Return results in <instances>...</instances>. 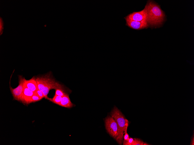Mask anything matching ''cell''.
<instances>
[{"label":"cell","instance_id":"cell-13","mask_svg":"<svg viewBox=\"0 0 194 145\" xmlns=\"http://www.w3.org/2000/svg\"><path fill=\"white\" fill-rule=\"evenodd\" d=\"M149 145L144 143L141 140L137 138H134L132 145Z\"/></svg>","mask_w":194,"mask_h":145},{"label":"cell","instance_id":"cell-12","mask_svg":"<svg viewBox=\"0 0 194 145\" xmlns=\"http://www.w3.org/2000/svg\"><path fill=\"white\" fill-rule=\"evenodd\" d=\"M67 93L65 92L64 89H55V95L63 96Z\"/></svg>","mask_w":194,"mask_h":145},{"label":"cell","instance_id":"cell-17","mask_svg":"<svg viewBox=\"0 0 194 145\" xmlns=\"http://www.w3.org/2000/svg\"><path fill=\"white\" fill-rule=\"evenodd\" d=\"M3 24L2 20L1 19V18H0V34H1L2 33L3 30Z\"/></svg>","mask_w":194,"mask_h":145},{"label":"cell","instance_id":"cell-9","mask_svg":"<svg viewBox=\"0 0 194 145\" xmlns=\"http://www.w3.org/2000/svg\"><path fill=\"white\" fill-rule=\"evenodd\" d=\"M24 84L28 88L34 93L38 89L36 78L35 76L28 80L25 79Z\"/></svg>","mask_w":194,"mask_h":145},{"label":"cell","instance_id":"cell-2","mask_svg":"<svg viewBox=\"0 0 194 145\" xmlns=\"http://www.w3.org/2000/svg\"><path fill=\"white\" fill-rule=\"evenodd\" d=\"M145 7L147 15V21L148 24L153 26L161 24L164 20L165 14L159 6L149 1Z\"/></svg>","mask_w":194,"mask_h":145},{"label":"cell","instance_id":"cell-6","mask_svg":"<svg viewBox=\"0 0 194 145\" xmlns=\"http://www.w3.org/2000/svg\"><path fill=\"white\" fill-rule=\"evenodd\" d=\"M147 17L146 7L143 10L138 12H134L128 15L126 18L131 20L141 21H147Z\"/></svg>","mask_w":194,"mask_h":145},{"label":"cell","instance_id":"cell-11","mask_svg":"<svg viewBox=\"0 0 194 145\" xmlns=\"http://www.w3.org/2000/svg\"><path fill=\"white\" fill-rule=\"evenodd\" d=\"M62 96L55 95L53 97L51 98H50L49 100L53 103L59 105L60 103Z\"/></svg>","mask_w":194,"mask_h":145},{"label":"cell","instance_id":"cell-1","mask_svg":"<svg viewBox=\"0 0 194 145\" xmlns=\"http://www.w3.org/2000/svg\"><path fill=\"white\" fill-rule=\"evenodd\" d=\"M38 89L41 91L44 96V98L49 100L48 94L52 89H64V87L53 78L51 72L44 75L39 76L36 78Z\"/></svg>","mask_w":194,"mask_h":145},{"label":"cell","instance_id":"cell-19","mask_svg":"<svg viewBox=\"0 0 194 145\" xmlns=\"http://www.w3.org/2000/svg\"><path fill=\"white\" fill-rule=\"evenodd\" d=\"M191 145H194V135H193V137L191 139V143L190 144Z\"/></svg>","mask_w":194,"mask_h":145},{"label":"cell","instance_id":"cell-18","mask_svg":"<svg viewBox=\"0 0 194 145\" xmlns=\"http://www.w3.org/2000/svg\"><path fill=\"white\" fill-rule=\"evenodd\" d=\"M123 137L124 139V140L125 141H128L130 138L129 135L127 133L125 134Z\"/></svg>","mask_w":194,"mask_h":145},{"label":"cell","instance_id":"cell-5","mask_svg":"<svg viewBox=\"0 0 194 145\" xmlns=\"http://www.w3.org/2000/svg\"><path fill=\"white\" fill-rule=\"evenodd\" d=\"M25 78L21 76H19V85L13 88L10 86V88L14 100H17L24 104L23 93Z\"/></svg>","mask_w":194,"mask_h":145},{"label":"cell","instance_id":"cell-8","mask_svg":"<svg viewBox=\"0 0 194 145\" xmlns=\"http://www.w3.org/2000/svg\"><path fill=\"white\" fill-rule=\"evenodd\" d=\"M34 93L28 88L24 84L23 93L24 104H28L31 103V98Z\"/></svg>","mask_w":194,"mask_h":145},{"label":"cell","instance_id":"cell-4","mask_svg":"<svg viewBox=\"0 0 194 145\" xmlns=\"http://www.w3.org/2000/svg\"><path fill=\"white\" fill-rule=\"evenodd\" d=\"M105 123L108 133L119 144L121 145L123 139L121 137L118 125L115 120L111 116H108L105 119Z\"/></svg>","mask_w":194,"mask_h":145},{"label":"cell","instance_id":"cell-3","mask_svg":"<svg viewBox=\"0 0 194 145\" xmlns=\"http://www.w3.org/2000/svg\"><path fill=\"white\" fill-rule=\"evenodd\" d=\"M110 115L116 121L121 137L123 139L124 134L127 133L129 123L128 120L125 118L121 111L116 107L111 112Z\"/></svg>","mask_w":194,"mask_h":145},{"label":"cell","instance_id":"cell-16","mask_svg":"<svg viewBox=\"0 0 194 145\" xmlns=\"http://www.w3.org/2000/svg\"><path fill=\"white\" fill-rule=\"evenodd\" d=\"M35 93L38 95V96L41 98L42 99L43 98H44V96L43 94V93L39 89H38V90H37L35 92Z\"/></svg>","mask_w":194,"mask_h":145},{"label":"cell","instance_id":"cell-10","mask_svg":"<svg viewBox=\"0 0 194 145\" xmlns=\"http://www.w3.org/2000/svg\"><path fill=\"white\" fill-rule=\"evenodd\" d=\"M58 105L69 108L73 107L74 104L71 102L69 94L67 93L62 97L61 102Z\"/></svg>","mask_w":194,"mask_h":145},{"label":"cell","instance_id":"cell-14","mask_svg":"<svg viewBox=\"0 0 194 145\" xmlns=\"http://www.w3.org/2000/svg\"><path fill=\"white\" fill-rule=\"evenodd\" d=\"M42 99L39 97L38 95L34 92L31 98V103H33L39 101Z\"/></svg>","mask_w":194,"mask_h":145},{"label":"cell","instance_id":"cell-7","mask_svg":"<svg viewBox=\"0 0 194 145\" xmlns=\"http://www.w3.org/2000/svg\"><path fill=\"white\" fill-rule=\"evenodd\" d=\"M126 25L129 27L135 30H140L146 28L148 26L147 21H135L125 18Z\"/></svg>","mask_w":194,"mask_h":145},{"label":"cell","instance_id":"cell-15","mask_svg":"<svg viewBox=\"0 0 194 145\" xmlns=\"http://www.w3.org/2000/svg\"><path fill=\"white\" fill-rule=\"evenodd\" d=\"M134 141V139L132 138H130L128 141H125L123 140V145H132Z\"/></svg>","mask_w":194,"mask_h":145}]
</instances>
